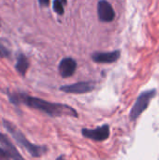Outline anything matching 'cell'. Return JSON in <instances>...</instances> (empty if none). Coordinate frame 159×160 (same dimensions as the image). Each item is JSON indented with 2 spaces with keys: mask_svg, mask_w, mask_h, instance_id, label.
Instances as JSON below:
<instances>
[{
  "mask_svg": "<svg viewBox=\"0 0 159 160\" xmlns=\"http://www.w3.org/2000/svg\"><path fill=\"white\" fill-rule=\"evenodd\" d=\"M76 68H77V62L71 57L63 58L58 67L59 74L63 78L71 77L75 73Z\"/></svg>",
  "mask_w": 159,
  "mask_h": 160,
  "instance_id": "cell-9",
  "label": "cell"
},
{
  "mask_svg": "<svg viewBox=\"0 0 159 160\" xmlns=\"http://www.w3.org/2000/svg\"><path fill=\"white\" fill-rule=\"evenodd\" d=\"M95 87L96 84L93 82H79L73 84L63 85L60 87V90L68 94H86L92 92Z\"/></svg>",
  "mask_w": 159,
  "mask_h": 160,
  "instance_id": "cell-4",
  "label": "cell"
},
{
  "mask_svg": "<svg viewBox=\"0 0 159 160\" xmlns=\"http://www.w3.org/2000/svg\"><path fill=\"white\" fill-rule=\"evenodd\" d=\"M67 5V0H53L52 8L58 15H63L65 12L64 7Z\"/></svg>",
  "mask_w": 159,
  "mask_h": 160,
  "instance_id": "cell-11",
  "label": "cell"
},
{
  "mask_svg": "<svg viewBox=\"0 0 159 160\" xmlns=\"http://www.w3.org/2000/svg\"><path fill=\"white\" fill-rule=\"evenodd\" d=\"M40 7H48L50 4V0H38Z\"/></svg>",
  "mask_w": 159,
  "mask_h": 160,
  "instance_id": "cell-14",
  "label": "cell"
},
{
  "mask_svg": "<svg viewBox=\"0 0 159 160\" xmlns=\"http://www.w3.org/2000/svg\"><path fill=\"white\" fill-rule=\"evenodd\" d=\"M9 101L19 106L23 104L29 108L40 111L52 117H58V116H71V117H78V112L72 107L61 104V103H53L50 102L36 97H31L25 93H10L8 94Z\"/></svg>",
  "mask_w": 159,
  "mask_h": 160,
  "instance_id": "cell-1",
  "label": "cell"
},
{
  "mask_svg": "<svg viewBox=\"0 0 159 160\" xmlns=\"http://www.w3.org/2000/svg\"><path fill=\"white\" fill-rule=\"evenodd\" d=\"M0 145L12 160H25L24 158L20 154L16 146L12 143L10 139L7 135L1 132H0Z\"/></svg>",
  "mask_w": 159,
  "mask_h": 160,
  "instance_id": "cell-7",
  "label": "cell"
},
{
  "mask_svg": "<svg viewBox=\"0 0 159 160\" xmlns=\"http://www.w3.org/2000/svg\"><path fill=\"white\" fill-rule=\"evenodd\" d=\"M29 66H30V62H29L28 58L23 53H18L17 62L15 65V69L17 70V72L21 76L24 77L29 68Z\"/></svg>",
  "mask_w": 159,
  "mask_h": 160,
  "instance_id": "cell-10",
  "label": "cell"
},
{
  "mask_svg": "<svg viewBox=\"0 0 159 160\" xmlns=\"http://www.w3.org/2000/svg\"><path fill=\"white\" fill-rule=\"evenodd\" d=\"M56 160H65V158H64L63 156H60L59 158H57V159Z\"/></svg>",
  "mask_w": 159,
  "mask_h": 160,
  "instance_id": "cell-15",
  "label": "cell"
},
{
  "mask_svg": "<svg viewBox=\"0 0 159 160\" xmlns=\"http://www.w3.org/2000/svg\"><path fill=\"white\" fill-rule=\"evenodd\" d=\"M10 50L0 40V57L1 58H8L10 56Z\"/></svg>",
  "mask_w": 159,
  "mask_h": 160,
  "instance_id": "cell-12",
  "label": "cell"
},
{
  "mask_svg": "<svg viewBox=\"0 0 159 160\" xmlns=\"http://www.w3.org/2000/svg\"><path fill=\"white\" fill-rule=\"evenodd\" d=\"M82 134L87 139L97 142H103L110 137V127L108 125H103L95 129L83 128L82 130Z\"/></svg>",
  "mask_w": 159,
  "mask_h": 160,
  "instance_id": "cell-5",
  "label": "cell"
},
{
  "mask_svg": "<svg viewBox=\"0 0 159 160\" xmlns=\"http://www.w3.org/2000/svg\"><path fill=\"white\" fill-rule=\"evenodd\" d=\"M156 95H157V91L155 89L142 92L136 99V101L130 111V113H129L130 120L134 121V120L138 119L139 116L148 108L151 100L155 98Z\"/></svg>",
  "mask_w": 159,
  "mask_h": 160,
  "instance_id": "cell-3",
  "label": "cell"
},
{
  "mask_svg": "<svg viewBox=\"0 0 159 160\" xmlns=\"http://www.w3.org/2000/svg\"><path fill=\"white\" fill-rule=\"evenodd\" d=\"M98 19L104 22H111L115 19V11L107 0H100L97 3Z\"/></svg>",
  "mask_w": 159,
  "mask_h": 160,
  "instance_id": "cell-6",
  "label": "cell"
},
{
  "mask_svg": "<svg viewBox=\"0 0 159 160\" xmlns=\"http://www.w3.org/2000/svg\"><path fill=\"white\" fill-rule=\"evenodd\" d=\"M121 56V52L119 50L112 52H95L92 54V59L94 62L98 64H111L116 62Z\"/></svg>",
  "mask_w": 159,
  "mask_h": 160,
  "instance_id": "cell-8",
  "label": "cell"
},
{
  "mask_svg": "<svg viewBox=\"0 0 159 160\" xmlns=\"http://www.w3.org/2000/svg\"><path fill=\"white\" fill-rule=\"evenodd\" d=\"M3 127L9 133V135L13 138V140L21 145L23 149H25L29 155L33 158H40L43 155H45L48 152V147L45 145H37L34 144L31 142H29L25 135L22 132L21 129H19L12 122L3 119Z\"/></svg>",
  "mask_w": 159,
  "mask_h": 160,
  "instance_id": "cell-2",
  "label": "cell"
},
{
  "mask_svg": "<svg viewBox=\"0 0 159 160\" xmlns=\"http://www.w3.org/2000/svg\"><path fill=\"white\" fill-rule=\"evenodd\" d=\"M10 157L7 154V152L2 148L0 147V160H10Z\"/></svg>",
  "mask_w": 159,
  "mask_h": 160,
  "instance_id": "cell-13",
  "label": "cell"
}]
</instances>
